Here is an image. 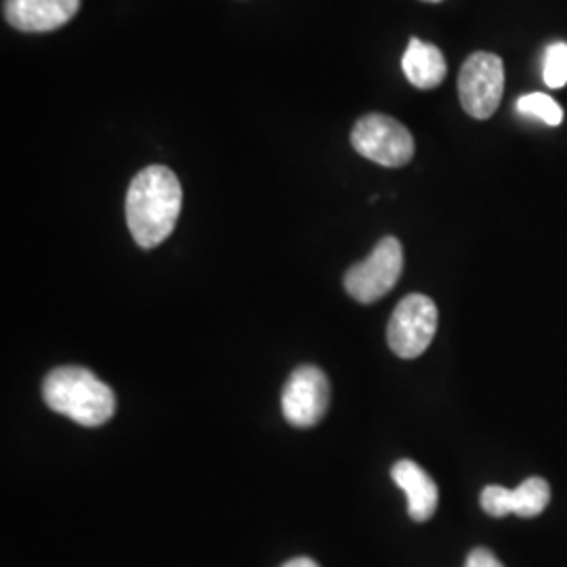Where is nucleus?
Returning <instances> with one entry per match:
<instances>
[{
    "mask_svg": "<svg viewBox=\"0 0 567 567\" xmlns=\"http://www.w3.org/2000/svg\"><path fill=\"white\" fill-rule=\"evenodd\" d=\"M183 192L177 175L152 164L140 171L126 194V224L142 248H156L175 229L182 213Z\"/></svg>",
    "mask_w": 567,
    "mask_h": 567,
    "instance_id": "1",
    "label": "nucleus"
},
{
    "mask_svg": "<svg viewBox=\"0 0 567 567\" xmlns=\"http://www.w3.org/2000/svg\"><path fill=\"white\" fill-rule=\"evenodd\" d=\"M47 405L82 426H102L116 412L112 386L82 365H61L42 383Z\"/></svg>",
    "mask_w": 567,
    "mask_h": 567,
    "instance_id": "2",
    "label": "nucleus"
},
{
    "mask_svg": "<svg viewBox=\"0 0 567 567\" xmlns=\"http://www.w3.org/2000/svg\"><path fill=\"white\" fill-rule=\"evenodd\" d=\"M351 145L360 156L386 168H400L414 158L412 133L385 114H368L355 122Z\"/></svg>",
    "mask_w": 567,
    "mask_h": 567,
    "instance_id": "3",
    "label": "nucleus"
},
{
    "mask_svg": "<svg viewBox=\"0 0 567 567\" xmlns=\"http://www.w3.org/2000/svg\"><path fill=\"white\" fill-rule=\"evenodd\" d=\"M404 269L402 244L393 236H386L374 246L370 257L362 264L353 265L344 274V290L358 303L370 305L383 299L398 284Z\"/></svg>",
    "mask_w": 567,
    "mask_h": 567,
    "instance_id": "4",
    "label": "nucleus"
},
{
    "mask_svg": "<svg viewBox=\"0 0 567 567\" xmlns=\"http://www.w3.org/2000/svg\"><path fill=\"white\" fill-rule=\"evenodd\" d=\"M505 93V65L494 53H473L458 74V97L466 114L487 121L501 105Z\"/></svg>",
    "mask_w": 567,
    "mask_h": 567,
    "instance_id": "5",
    "label": "nucleus"
},
{
    "mask_svg": "<svg viewBox=\"0 0 567 567\" xmlns=\"http://www.w3.org/2000/svg\"><path fill=\"white\" fill-rule=\"evenodd\" d=\"M437 332V307L425 295H408L391 313L386 341L395 355L414 360L423 355Z\"/></svg>",
    "mask_w": 567,
    "mask_h": 567,
    "instance_id": "6",
    "label": "nucleus"
},
{
    "mask_svg": "<svg viewBox=\"0 0 567 567\" xmlns=\"http://www.w3.org/2000/svg\"><path fill=\"white\" fill-rule=\"evenodd\" d=\"M330 385L318 365H299L282 391L284 419L292 426H316L328 412Z\"/></svg>",
    "mask_w": 567,
    "mask_h": 567,
    "instance_id": "7",
    "label": "nucleus"
},
{
    "mask_svg": "<svg viewBox=\"0 0 567 567\" xmlns=\"http://www.w3.org/2000/svg\"><path fill=\"white\" fill-rule=\"evenodd\" d=\"M550 501V486L543 477H529L515 489L487 486L482 492V507L492 517H538Z\"/></svg>",
    "mask_w": 567,
    "mask_h": 567,
    "instance_id": "8",
    "label": "nucleus"
},
{
    "mask_svg": "<svg viewBox=\"0 0 567 567\" xmlns=\"http://www.w3.org/2000/svg\"><path fill=\"white\" fill-rule=\"evenodd\" d=\"M81 0H4V20L21 32H51L72 20Z\"/></svg>",
    "mask_w": 567,
    "mask_h": 567,
    "instance_id": "9",
    "label": "nucleus"
},
{
    "mask_svg": "<svg viewBox=\"0 0 567 567\" xmlns=\"http://www.w3.org/2000/svg\"><path fill=\"white\" fill-rule=\"evenodd\" d=\"M391 477L404 489L408 498V515L419 524L429 522L437 511L440 492L425 468L416 465L414 461H400L391 468Z\"/></svg>",
    "mask_w": 567,
    "mask_h": 567,
    "instance_id": "10",
    "label": "nucleus"
},
{
    "mask_svg": "<svg viewBox=\"0 0 567 567\" xmlns=\"http://www.w3.org/2000/svg\"><path fill=\"white\" fill-rule=\"evenodd\" d=\"M402 70L408 82L423 91L440 86L447 74L446 60L442 51L435 44H429L421 39L408 42V49L402 58Z\"/></svg>",
    "mask_w": 567,
    "mask_h": 567,
    "instance_id": "11",
    "label": "nucleus"
},
{
    "mask_svg": "<svg viewBox=\"0 0 567 567\" xmlns=\"http://www.w3.org/2000/svg\"><path fill=\"white\" fill-rule=\"evenodd\" d=\"M517 112L524 114V116H534V118L545 122L548 126H557L564 121L561 105L555 100H550L545 93H532V95L519 97Z\"/></svg>",
    "mask_w": 567,
    "mask_h": 567,
    "instance_id": "12",
    "label": "nucleus"
},
{
    "mask_svg": "<svg viewBox=\"0 0 567 567\" xmlns=\"http://www.w3.org/2000/svg\"><path fill=\"white\" fill-rule=\"evenodd\" d=\"M545 84L550 89H561L567 84V44L555 42L547 49L545 55Z\"/></svg>",
    "mask_w": 567,
    "mask_h": 567,
    "instance_id": "13",
    "label": "nucleus"
},
{
    "mask_svg": "<svg viewBox=\"0 0 567 567\" xmlns=\"http://www.w3.org/2000/svg\"><path fill=\"white\" fill-rule=\"evenodd\" d=\"M465 567H505L501 561H498V557L492 553V550H487V548H475V550H471L468 553V557H466V566Z\"/></svg>",
    "mask_w": 567,
    "mask_h": 567,
    "instance_id": "14",
    "label": "nucleus"
},
{
    "mask_svg": "<svg viewBox=\"0 0 567 567\" xmlns=\"http://www.w3.org/2000/svg\"><path fill=\"white\" fill-rule=\"evenodd\" d=\"M282 567H320L313 559L309 557H297V559H290L288 564H284Z\"/></svg>",
    "mask_w": 567,
    "mask_h": 567,
    "instance_id": "15",
    "label": "nucleus"
},
{
    "mask_svg": "<svg viewBox=\"0 0 567 567\" xmlns=\"http://www.w3.org/2000/svg\"><path fill=\"white\" fill-rule=\"evenodd\" d=\"M426 2H440V0H426Z\"/></svg>",
    "mask_w": 567,
    "mask_h": 567,
    "instance_id": "16",
    "label": "nucleus"
}]
</instances>
